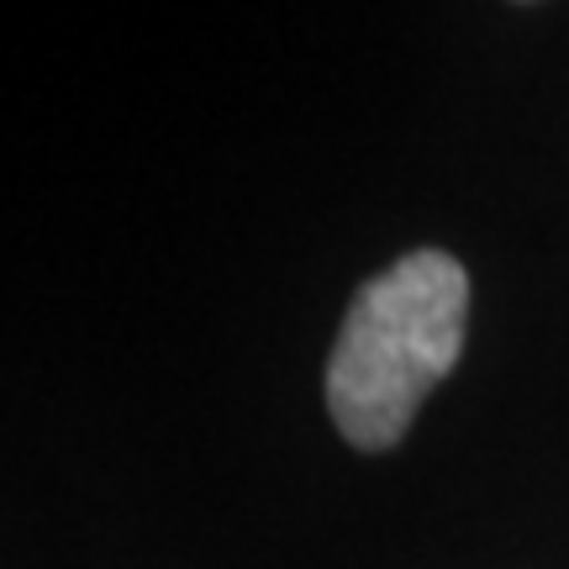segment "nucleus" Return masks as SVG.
Instances as JSON below:
<instances>
[{
    "label": "nucleus",
    "mask_w": 569,
    "mask_h": 569,
    "mask_svg": "<svg viewBox=\"0 0 569 569\" xmlns=\"http://www.w3.org/2000/svg\"><path fill=\"white\" fill-rule=\"evenodd\" d=\"M469 327V274L443 248H417L365 280L327 359V411L359 453H386L443 386Z\"/></svg>",
    "instance_id": "f257e3e1"
}]
</instances>
